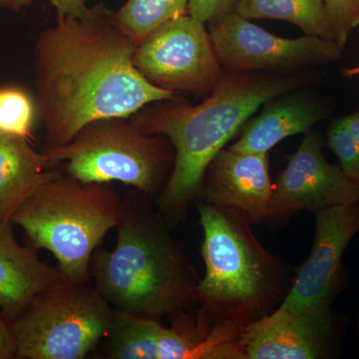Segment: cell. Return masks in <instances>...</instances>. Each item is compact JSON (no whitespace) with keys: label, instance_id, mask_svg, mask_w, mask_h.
Segmentation results:
<instances>
[{"label":"cell","instance_id":"1","mask_svg":"<svg viewBox=\"0 0 359 359\" xmlns=\"http://www.w3.org/2000/svg\"><path fill=\"white\" fill-rule=\"evenodd\" d=\"M100 2L81 16L57 18L33 51L35 104L44 149L65 145L89 123L128 119L149 104L182 99L149 83L133 65L136 43Z\"/></svg>","mask_w":359,"mask_h":359},{"label":"cell","instance_id":"2","mask_svg":"<svg viewBox=\"0 0 359 359\" xmlns=\"http://www.w3.org/2000/svg\"><path fill=\"white\" fill-rule=\"evenodd\" d=\"M304 76L224 72L202 103L183 98L149 104L131 116L142 132L167 138L174 149L173 169L155 205L173 229L197 199L205 170L224 145L261 106L306 86Z\"/></svg>","mask_w":359,"mask_h":359},{"label":"cell","instance_id":"3","mask_svg":"<svg viewBox=\"0 0 359 359\" xmlns=\"http://www.w3.org/2000/svg\"><path fill=\"white\" fill-rule=\"evenodd\" d=\"M153 199L122 198L114 249H97L90 273L115 311L161 320L198 306L200 278Z\"/></svg>","mask_w":359,"mask_h":359},{"label":"cell","instance_id":"4","mask_svg":"<svg viewBox=\"0 0 359 359\" xmlns=\"http://www.w3.org/2000/svg\"><path fill=\"white\" fill-rule=\"evenodd\" d=\"M205 275L198 302L216 325L244 330L282 304L290 271L259 244L250 222L238 212L197 201Z\"/></svg>","mask_w":359,"mask_h":359},{"label":"cell","instance_id":"5","mask_svg":"<svg viewBox=\"0 0 359 359\" xmlns=\"http://www.w3.org/2000/svg\"><path fill=\"white\" fill-rule=\"evenodd\" d=\"M122 198L107 183H83L56 171L14 212L11 222L25 231L28 245L46 250L66 280H91L94 252L116 228Z\"/></svg>","mask_w":359,"mask_h":359},{"label":"cell","instance_id":"6","mask_svg":"<svg viewBox=\"0 0 359 359\" xmlns=\"http://www.w3.org/2000/svg\"><path fill=\"white\" fill-rule=\"evenodd\" d=\"M125 118L87 124L60 147L43 150L53 166L83 183L120 182L155 198L173 169L175 152L162 137L142 132Z\"/></svg>","mask_w":359,"mask_h":359},{"label":"cell","instance_id":"7","mask_svg":"<svg viewBox=\"0 0 359 359\" xmlns=\"http://www.w3.org/2000/svg\"><path fill=\"white\" fill-rule=\"evenodd\" d=\"M114 313L93 283L62 278L9 320L16 358L83 359L105 339Z\"/></svg>","mask_w":359,"mask_h":359},{"label":"cell","instance_id":"8","mask_svg":"<svg viewBox=\"0 0 359 359\" xmlns=\"http://www.w3.org/2000/svg\"><path fill=\"white\" fill-rule=\"evenodd\" d=\"M161 320L115 311L101 342V358L109 359H245L242 330L216 325L199 304Z\"/></svg>","mask_w":359,"mask_h":359},{"label":"cell","instance_id":"9","mask_svg":"<svg viewBox=\"0 0 359 359\" xmlns=\"http://www.w3.org/2000/svg\"><path fill=\"white\" fill-rule=\"evenodd\" d=\"M132 60L149 83L175 93L207 97L224 74L205 23L189 14L148 33Z\"/></svg>","mask_w":359,"mask_h":359},{"label":"cell","instance_id":"10","mask_svg":"<svg viewBox=\"0 0 359 359\" xmlns=\"http://www.w3.org/2000/svg\"><path fill=\"white\" fill-rule=\"evenodd\" d=\"M208 25L224 72H290L337 60L344 51L334 40L313 35L276 36L235 13Z\"/></svg>","mask_w":359,"mask_h":359},{"label":"cell","instance_id":"11","mask_svg":"<svg viewBox=\"0 0 359 359\" xmlns=\"http://www.w3.org/2000/svg\"><path fill=\"white\" fill-rule=\"evenodd\" d=\"M359 231V202L316 212L313 247L280 304L290 311L327 313L341 285V259Z\"/></svg>","mask_w":359,"mask_h":359},{"label":"cell","instance_id":"12","mask_svg":"<svg viewBox=\"0 0 359 359\" xmlns=\"http://www.w3.org/2000/svg\"><path fill=\"white\" fill-rule=\"evenodd\" d=\"M356 202L358 184L325 160L316 135L308 132L273 183L269 219Z\"/></svg>","mask_w":359,"mask_h":359},{"label":"cell","instance_id":"13","mask_svg":"<svg viewBox=\"0 0 359 359\" xmlns=\"http://www.w3.org/2000/svg\"><path fill=\"white\" fill-rule=\"evenodd\" d=\"M332 311H290L278 306L245 328L240 344L245 359H318L334 341Z\"/></svg>","mask_w":359,"mask_h":359},{"label":"cell","instance_id":"14","mask_svg":"<svg viewBox=\"0 0 359 359\" xmlns=\"http://www.w3.org/2000/svg\"><path fill=\"white\" fill-rule=\"evenodd\" d=\"M269 154L222 150L205 170L198 200L238 212L250 224L271 217Z\"/></svg>","mask_w":359,"mask_h":359},{"label":"cell","instance_id":"15","mask_svg":"<svg viewBox=\"0 0 359 359\" xmlns=\"http://www.w3.org/2000/svg\"><path fill=\"white\" fill-rule=\"evenodd\" d=\"M13 224L0 219V313L8 320L35 295L63 278L57 268L40 261L36 250L16 241Z\"/></svg>","mask_w":359,"mask_h":359},{"label":"cell","instance_id":"16","mask_svg":"<svg viewBox=\"0 0 359 359\" xmlns=\"http://www.w3.org/2000/svg\"><path fill=\"white\" fill-rule=\"evenodd\" d=\"M325 110L304 96L278 99L242 127L241 138L230 149L237 152L269 154L276 144L294 135L308 133L325 118Z\"/></svg>","mask_w":359,"mask_h":359},{"label":"cell","instance_id":"17","mask_svg":"<svg viewBox=\"0 0 359 359\" xmlns=\"http://www.w3.org/2000/svg\"><path fill=\"white\" fill-rule=\"evenodd\" d=\"M57 170L28 139L0 133V219H9Z\"/></svg>","mask_w":359,"mask_h":359},{"label":"cell","instance_id":"18","mask_svg":"<svg viewBox=\"0 0 359 359\" xmlns=\"http://www.w3.org/2000/svg\"><path fill=\"white\" fill-rule=\"evenodd\" d=\"M233 13L249 20L287 21L306 35L334 41L323 0H236Z\"/></svg>","mask_w":359,"mask_h":359},{"label":"cell","instance_id":"19","mask_svg":"<svg viewBox=\"0 0 359 359\" xmlns=\"http://www.w3.org/2000/svg\"><path fill=\"white\" fill-rule=\"evenodd\" d=\"M190 0H127L113 13L116 25L140 42L148 33L167 21L188 14Z\"/></svg>","mask_w":359,"mask_h":359},{"label":"cell","instance_id":"20","mask_svg":"<svg viewBox=\"0 0 359 359\" xmlns=\"http://www.w3.org/2000/svg\"><path fill=\"white\" fill-rule=\"evenodd\" d=\"M36 112L35 101L25 90L0 87V133L29 138Z\"/></svg>","mask_w":359,"mask_h":359},{"label":"cell","instance_id":"21","mask_svg":"<svg viewBox=\"0 0 359 359\" xmlns=\"http://www.w3.org/2000/svg\"><path fill=\"white\" fill-rule=\"evenodd\" d=\"M327 145L339 158L344 174L359 185V110L332 123Z\"/></svg>","mask_w":359,"mask_h":359},{"label":"cell","instance_id":"22","mask_svg":"<svg viewBox=\"0 0 359 359\" xmlns=\"http://www.w3.org/2000/svg\"><path fill=\"white\" fill-rule=\"evenodd\" d=\"M334 30V41L344 49L349 34L359 25V0H323Z\"/></svg>","mask_w":359,"mask_h":359},{"label":"cell","instance_id":"23","mask_svg":"<svg viewBox=\"0 0 359 359\" xmlns=\"http://www.w3.org/2000/svg\"><path fill=\"white\" fill-rule=\"evenodd\" d=\"M236 0H190L188 14L205 23L212 25L233 13Z\"/></svg>","mask_w":359,"mask_h":359},{"label":"cell","instance_id":"24","mask_svg":"<svg viewBox=\"0 0 359 359\" xmlns=\"http://www.w3.org/2000/svg\"><path fill=\"white\" fill-rule=\"evenodd\" d=\"M14 358H16V346L11 321L0 313V359Z\"/></svg>","mask_w":359,"mask_h":359},{"label":"cell","instance_id":"25","mask_svg":"<svg viewBox=\"0 0 359 359\" xmlns=\"http://www.w3.org/2000/svg\"><path fill=\"white\" fill-rule=\"evenodd\" d=\"M50 2L57 13V18L81 16L88 9L86 0H50Z\"/></svg>","mask_w":359,"mask_h":359},{"label":"cell","instance_id":"26","mask_svg":"<svg viewBox=\"0 0 359 359\" xmlns=\"http://www.w3.org/2000/svg\"><path fill=\"white\" fill-rule=\"evenodd\" d=\"M35 0H0V9L20 11L32 6Z\"/></svg>","mask_w":359,"mask_h":359},{"label":"cell","instance_id":"27","mask_svg":"<svg viewBox=\"0 0 359 359\" xmlns=\"http://www.w3.org/2000/svg\"><path fill=\"white\" fill-rule=\"evenodd\" d=\"M342 75L349 78L359 76V66H355V67L344 68V69L342 70Z\"/></svg>","mask_w":359,"mask_h":359},{"label":"cell","instance_id":"28","mask_svg":"<svg viewBox=\"0 0 359 359\" xmlns=\"http://www.w3.org/2000/svg\"><path fill=\"white\" fill-rule=\"evenodd\" d=\"M358 332H359V321H358Z\"/></svg>","mask_w":359,"mask_h":359}]
</instances>
